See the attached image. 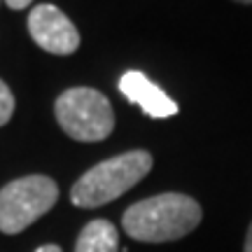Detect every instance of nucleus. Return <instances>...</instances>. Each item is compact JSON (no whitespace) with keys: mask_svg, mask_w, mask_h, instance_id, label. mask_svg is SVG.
Listing matches in <instances>:
<instances>
[{"mask_svg":"<svg viewBox=\"0 0 252 252\" xmlns=\"http://www.w3.org/2000/svg\"><path fill=\"white\" fill-rule=\"evenodd\" d=\"M236 2H243V5H252V0H236Z\"/></svg>","mask_w":252,"mask_h":252,"instance_id":"nucleus-12","label":"nucleus"},{"mask_svg":"<svg viewBox=\"0 0 252 252\" xmlns=\"http://www.w3.org/2000/svg\"><path fill=\"white\" fill-rule=\"evenodd\" d=\"M59 198V187L47 175H24L0 189V231L21 234L49 213Z\"/></svg>","mask_w":252,"mask_h":252,"instance_id":"nucleus-4","label":"nucleus"},{"mask_svg":"<svg viewBox=\"0 0 252 252\" xmlns=\"http://www.w3.org/2000/svg\"><path fill=\"white\" fill-rule=\"evenodd\" d=\"M28 33L45 52L68 56L80 47V33L70 19L54 5H35L28 14Z\"/></svg>","mask_w":252,"mask_h":252,"instance_id":"nucleus-5","label":"nucleus"},{"mask_svg":"<svg viewBox=\"0 0 252 252\" xmlns=\"http://www.w3.org/2000/svg\"><path fill=\"white\" fill-rule=\"evenodd\" d=\"M201 217L203 213L196 198L166 191L133 203L122 217V226L133 241L168 243L191 234L201 224Z\"/></svg>","mask_w":252,"mask_h":252,"instance_id":"nucleus-1","label":"nucleus"},{"mask_svg":"<svg viewBox=\"0 0 252 252\" xmlns=\"http://www.w3.org/2000/svg\"><path fill=\"white\" fill-rule=\"evenodd\" d=\"M5 2H7L9 9H24V7H28L33 0H5Z\"/></svg>","mask_w":252,"mask_h":252,"instance_id":"nucleus-9","label":"nucleus"},{"mask_svg":"<svg viewBox=\"0 0 252 252\" xmlns=\"http://www.w3.org/2000/svg\"><path fill=\"white\" fill-rule=\"evenodd\" d=\"M14 112V96L5 82L0 80V126H5Z\"/></svg>","mask_w":252,"mask_h":252,"instance_id":"nucleus-8","label":"nucleus"},{"mask_svg":"<svg viewBox=\"0 0 252 252\" xmlns=\"http://www.w3.org/2000/svg\"><path fill=\"white\" fill-rule=\"evenodd\" d=\"M54 115L63 131L80 143H100L115 128L110 100L89 87L63 91L54 103Z\"/></svg>","mask_w":252,"mask_h":252,"instance_id":"nucleus-3","label":"nucleus"},{"mask_svg":"<svg viewBox=\"0 0 252 252\" xmlns=\"http://www.w3.org/2000/svg\"><path fill=\"white\" fill-rule=\"evenodd\" d=\"M119 231L108 220H91L77 236L75 252H117Z\"/></svg>","mask_w":252,"mask_h":252,"instance_id":"nucleus-7","label":"nucleus"},{"mask_svg":"<svg viewBox=\"0 0 252 252\" xmlns=\"http://www.w3.org/2000/svg\"><path fill=\"white\" fill-rule=\"evenodd\" d=\"M152 171V154L145 150L117 154L96 163L72 185L70 201L77 208H100L126 194Z\"/></svg>","mask_w":252,"mask_h":252,"instance_id":"nucleus-2","label":"nucleus"},{"mask_svg":"<svg viewBox=\"0 0 252 252\" xmlns=\"http://www.w3.org/2000/svg\"><path fill=\"white\" fill-rule=\"evenodd\" d=\"M119 91L124 94L126 100L140 105L145 115H150L154 119H166L178 115V103L143 72L138 70L124 72L119 77Z\"/></svg>","mask_w":252,"mask_h":252,"instance_id":"nucleus-6","label":"nucleus"},{"mask_svg":"<svg viewBox=\"0 0 252 252\" xmlns=\"http://www.w3.org/2000/svg\"><path fill=\"white\" fill-rule=\"evenodd\" d=\"M243 252H252V224H250V229H248V236H245V248H243Z\"/></svg>","mask_w":252,"mask_h":252,"instance_id":"nucleus-11","label":"nucleus"},{"mask_svg":"<svg viewBox=\"0 0 252 252\" xmlns=\"http://www.w3.org/2000/svg\"><path fill=\"white\" fill-rule=\"evenodd\" d=\"M35 252H63L59 245H54V243H47V245H40Z\"/></svg>","mask_w":252,"mask_h":252,"instance_id":"nucleus-10","label":"nucleus"}]
</instances>
